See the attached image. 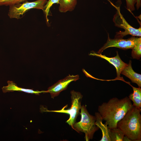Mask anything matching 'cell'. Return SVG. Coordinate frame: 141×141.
<instances>
[{
    "label": "cell",
    "mask_w": 141,
    "mask_h": 141,
    "mask_svg": "<svg viewBox=\"0 0 141 141\" xmlns=\"http://www.w3.org/2000/svg\"><path fill=\"white\" fill-rule=\"evenodd\" d=\"M131 101L126 96L121 99L116 97L103 102L98 108V112L110 129L117 128V124L133 107Z\"/></svg>",
    "instance_id": "1"
},
{
    "label": "cell",
    "mask_w": 141,
    "mask_h": 141,
    "mask_svg": "<svg viewBox=\"0 0 141 141\" xmlns=\"http://www.w3.org/2000/svg\"><path fill=\"white\" fill-rule=\"evenodd\" d=\"M141 110L133 106L117 124V127L131 141L141 140Z\"/></svg>",
    "instance_id": "2"
},
{
    "label": "cell",
    "mask_w": 141,
    "mask_h": 141,
    "mask_svg": "<svg viewBox=\"0 0 141 141\" xmlns=\"http://www.w3.org/2000/svg\"><path fill=\"white\" fill-rule=\"evenodd\" d=\"M80 121L75 122L73 126V129L78 132H83L85 134V139L86 141L93 139L95 132L99 128L95 124V117L90 114L88 111L86 106H81Z\"/></svg>",
    "instance_id": "3"
},
{
    "label": "cell",
    "mask_w": 141,
    "mask_h": 141,
    "mask_svg": "<svg viewBox=\"0 0 141 141\" xmlns=\"http://www.w3.org/2000/svg\"><path fill=\"white\" fill-rule=\"evenodd\" d=\"M70 93L72 105L69 109H65L67 105L60 110H47L44 111L64 113L69 114V118L66 122L73 129V125L76 122V119L80 113L79 110L81 107V102L83 96L80 92L74 90L71 91Z\"/></svg>",
    "instance_id": "4"
},
{
    "label": "cell",
    "mask_w": 141,
    "mask_h": 141,
    "mask_svg": "<svg viewBox=\"0 0 141 141\" xmlns=\"http://www.w3.org/2000/svg\"><path fill=\"white\" fill-rule=\"evenodd\" d=\"M112 4L116 9V14L114 15L113 21L115 26L123 29L124 31H119L116 32L114 38H122L125 36L130 34L132 36H141V28L136 29L130 25L124 18L120 11V6L117 7Z\"/></svg>",
    "instance_id": "5"
},
{
    "label": "cell",
    "mask_w": 141,
    "mask_h": 141,
    "mask_svg": "<svg viewBox=\"0 0 141 141\" xmlns=\"http://www.w3.org/2000/svg\"><path fill=\"white\" fill-rule=\"evenodd\" d=\"M47 0H37L33 2L26 1L22 4L19 3L9 6L8 13L11 19H20L21 16L28 10L33 8L42 10L43 11Z\"/></svg>",
    "instance_id": "6"
},
{
    "label": "cell",
    "mask_w": 141,
    "mask_h": 141,
    "mask_svg": "<svg viewBox=\"0 0 141 141\" xmlns=\"http://www.w3.org/2000/svg\"><path fill=\"white\" fill-rule=\"evenodd\" d=\"M108 38L107 42L97 51L98 54L102 53L107 48L112 47L118 48L123 50L132 49L137 44L141 42V38L132 37L128 39H111L108 33Z\"/></svg>",
    "instance_id": "7"
},
{
    "label": "cell",
    "mask_w": 141,
    "mask_h": 141,
    "mask_svg": "<svg viewBox=\"0 0 141 141\" xmlns=\"http://www.w3.org/2000/svg\"><path fill=\"white\" fill-rule=\"evenodd\" d=\"M79 77L78 75H74L69 74L64 78L59 80L49 87L46 91V93H50L51 97L54 98L58 96L61 91L66 90L71 82L78 80L79 79Z\"/></svg>",
    "instance_id": "8"
},
{
    "label": "cell",
    "mask_w": 141,
    "mask_h": 141,
    "mask_svg": "<svg viewBox=\"0 0 141 141\" xmlns=\"http://www.w3.org/2000/svg\"><path fill=\"white\" fill-rule=\"evenodd\" d=\"M116 55L114 57H108L104 55H102L101 54H98L95 52H92L90 54V55L95 56L104 59L108 61L109 63L113 65L115 67L116 71L117 79H121L120 77L121 73L124 68L128 64L125 63L120 58L118 51L116 52Z\"/></svg>",
    "instance_id": "9"
},
{
    "label": "cell",
    "mask_w": 141,
    "mask_h": 141,
    "mask_svg": "<svg viewBox=\"0 0 141 141\" xmlns=\"http://www.w3.org/2000/svg\"><path fill=\"white\" fill-rule=\"evenodd\" d=\"M121 74L128 78L134 83L137 84L139 87H141V75L136 73L133 70L132 61L130 60L127 65L122 71Z\"/></svg>",
    "instance_id": "10"
},
{
    "label": "cell",
    "mask_w": 141,
    "mask_h": 141,
    "mask_svg": "<svg viewBox=\"0 0 141 141\" xmlns=\"http://www.w3.org/2000/svg\"><path fill=\"white\" fill-rule=\"evenodd\" d=\"M7 82L8 85L6 86H3L2 88V91L4 93L17 91L38 95H39L40 93H46V91H41L38 90L34 91L32 89L23 88L18 87L16 84L12 81H8Z\"/></svg>",
    "instance_id": "11"
},
{
    "label": "cell",
    "mask_w": 141,
    "mask_h": 141,
    "mask_svg": "<svg viewBox=\"0 0 141 141\" xmlns=\"http://www.w3.org/2000/svg\"><path fill=\"white\" fill-rule=\"evenodd\" d=\"M95 116L96 119V125L101 129L102 132V137L100 141H111L110 136V128L105 123H103V120L98 112L95 113Z\"/></svg>",
    "instance_id": "12"
},
{
    "label": "cell",
    "mask_w": 141,
    "mask_h": 141,
    "mask_svg": "<svg viewBox=\"0 0 141 141\" xmlns=\"http://www.w3.org/2000/svg\"><path fill=\"white\" fill-rule=\"evenodd\" d=\"M77 0H59L58 9L61 13L71 11L75 9Z\"/></svg>",
    "instance_id": "13"
},
{
    "label": "cell",
    "mask_w": 141,
    "mask_h": 141,
    "mask_svg": "<svg viewBox=\"0 0 141 141\" xmlns=\"http://www.w3.org/2000/svg\"><path fill=\"white\" fill-rule=\"evenodd\" d=\"M133 90L132 93L128 96L129 99L133 102V105L141 110V89L132 86Z\"/></svg>",
    "instance_id": "14"
},
{
    "label": "cell",
    "mask_w": 141,
    "mask_h": 141,
    "mask_svg": "<svg viewBox=\"0 0 141 141\" xmlns=\"http://www.w3.org/2000/svg\"><path fill=\"white\" fill-rule=\"evenodd\" d=\"M111 141H123L125 135L118 128L110 129Z\"/></svg>",
    "instance_id": "15"
},
{
    "label": "cell",
    "mask_w": 141,
    "mask_h": 141,
    "mask_svg": "<svg viewBox=\"0 0 141 141\" xmlns=\"http://www.w3.org/2000/svg\"><path fill=\"white\" fill-rule=\"evenodd\" d=\"M141 42L137 44L132 49L131 56L133 58L139 59L141 57Z\"/></svg>",
    "instance_id": "16"
},
{
    "label": "cell",
    "mask_w": 141,
    "mask_h": 141,
    "mask_svg": "<svg viewBox=\"0 0 141 141\" xmlns=\"http://www.w3.org/2000/svg\"><path fill=\"white\" fill-rule=\"evenodd\" d=\"M59 0H49L45 5L43 11L45 15V18L47 22H48L49 20L48 17L51 7L55 3L59 4Z\"/></svg>",
    "instance_id": "17"
},
{
    "label": "cell",
    "mask_w": 141,
    "mask_h": 141,
    "mask_svg": "<svg viewBox=\"0 0 141 141\" xmlns=\"http://www.w3.org/2000/svg\"><path fill=\"white\" fill-rule=\"evenodd\" d=\"M27 0H0V6H11L23 2Z\"/></svg>",
    "instance_id": "18"
},
{
    "label": "cell",
    "mask_w": 141,
    "mask_h": 141,
    "mask_svg": "<svg viewBox=\"0 0 141 141\" xmlns=\"http://www.w3.org/2000/svg\"><path fill=\"white\" fill-rule=\"evenodd\" d=\"M126 8L129 11H132L135 9L134 5L136 3V0H126Z\"/></svg>",
    "instance_id": "19"
},
{
    "label": "cell",
    "mask_w": 141,
    "mask_h": 141,
    "mask_svg": "<svg viewBox=\"0 0 141 141\" xmlns=\"http://www.w3.org/2000/svg\"><path fill=\"white\" fill-rule=\"evenodd\" d=\"M136 7L137 10L140 7L141 5V0H136Z\"/></svg>",
    "instance_id": "20"
},
{
    "label": "cell",
    "mask_w": 141,
    "mask_h": 141,
    "mask_svg": "<svg viewBox=\"0 0 141 141\" xmlns=\"http://www.w3.org/2000/svg\"><path fill=\"white\" fill-rule=\"evenodd\" d=\"M131 141V140L130 139L127 137L125 136L124 138L123 141Z\"/></svg>",
    "instance_id": "21"
}]
</instances>
